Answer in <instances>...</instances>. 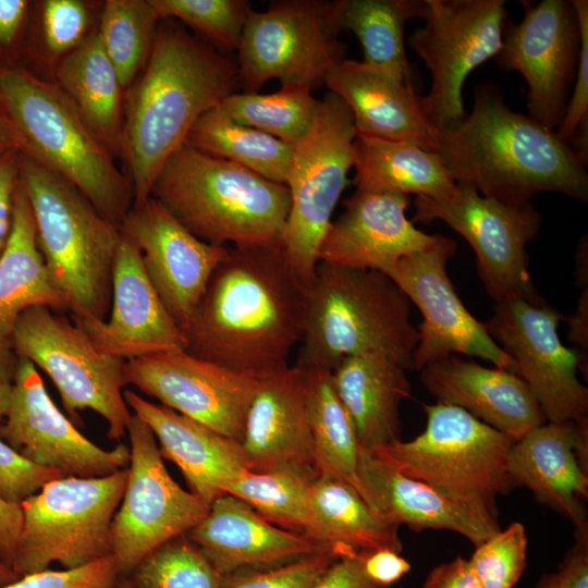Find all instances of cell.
<instances>
[{
  "label": "cell",
  "mask_w": 588,
  "mask_h": 588,
  "mask_svg": "<svg viewBox=\"0 0 588 588\" xmlns=\"http://www.w3.org/2000/svg\"><path fill=\"white\" fill-rule=\"evenodd\" d=\"M307 286L283 246L229 247L184 332L188 353L256 378L301 343Z\"/></svg>",
  "instance_id": "obj_1"
},
{
  "label": "cell",
  "mask_w": 588,
  "mask_h": 588,
  "mask_svg": "<svg viewBox=\"0 0 588 588\" xmlns=\"http://www.w3.org/2000/svg\"><path fill=\"white\" fill-rule=\"evenodd\" d=\"M161 21L148 61L125 95L121 158L133 205L150 197L161 168L197 120L238 87L236 62L181 24Z\"/></svg>",
  "instance_id": "obj_2"
},
{
  "label": "cell",
  "mask_w": 588,
  "mask_h": 588,
  "mask_svg": "<svg viewBox=\"0 0 588 588\" xmlns=\"http://www.w3.org/2000/svg\"><path fill=\"white\" fill-rule=\"evenodd\" d=\"M437 154L456 184L507 205L540 193L588 200V173L554 130L513 111L492 84L475 87L469 114L437 131Z\"/></svg>",
  "instance_id": "obj_3"
},
{
  "label": "cell",
  "mask_w": 588,
  "mask_h": 588,
  "mask_svg": "<svg viewBox=\"0 0 588 588\" xmlns=\"http://www.w3.org/2000/svg\"><path fill=\"white\" fill-rule=\"evenodd\" d=\"M150 196L208 244L283 246L289 188L186 144L166 161Z\"/></svg>",
  "instance_id": "obj_4"
},
{
  "label": "cell",
  "mask_w": 588,
  "mask_h": 588,
  "mask_svg": "<svg viewBox=\"0 0 588 588\" xmlns=\"http://www.w3.org/2000/svg\"><path fill=\"white\" fill-rule=\"evenodd\" d=\"M417 343L411 302L389 275L318 262L295 366L331 371L348 356L382 355L412 369Z\"/></svg>",
  "instance_id": "obj_5"
},
{
  "label": "cell",
  "mask_w": 588,
  "mask_h": 588,
  "mask_svg": "<svg viewBox=\"0 0 588 588\" xmlns=\"http://www.w3.org/2000/svg\"><path fill=\"white\" fill-rule=\"evenodd\" d=\"M0 110L21 154L70 182L105 218L121 225L134 201L132 182L56 84L23 69L0 66Z\"/></svg>",
  "instance_id": "obj_6"
},
{
  "label": "cell",
  "mask_w": 588,
  "mask_h": 588,
  "mask_svg": "<svg viewBox=\"0 0 588 588\" xmlns=\"http://www.w3.org/2000/svg\"><path fill=\"white\" fill-rule=\"evenodd\" d=\"M20 181L33 210L38 248L66 311L73 319L106 320L120 225L70 182L23 154Z\"/></svg>",
  "instance_id": "obj_7"
},
{
  "label": "cell",
  "mask_w": 588,
  "mask_h": 588,
  "mask_svg": "<svg viewBox=\"0 0 588 588\" xmlns=\"http://www.w3.org/2000/svg\"><path fill=\"white\" fill-rule=\"evenodd\" d=\"M424 409L420 434L372 453L451 498L497 512L495 497L513 486L506 463L515 441L458 406L437 402Z\"/></svg>",
  "instance_id": "obj_8"
},
{
  "label": "cell",
  "mask_w": 588,
  "mask_h": 588,
  "mask_svg": "<svg viewBox=\"0 0 588 588\" xmlns=\"http://www.w3.org/2000/svg\"><path fill=\"white\" fill-rule=\"evenodd\" d=\"M127 467L94 478L62 477L20 504L22 528L12 567L21 576L87 565L110 554V528Z\"/></svg>",
  "instance_id": "obj_9"
},
{
  "label": "cell",
  "mask_w": 588,
  "mask_h": 588,
  "mask_svg": "<svg viewBox=\"0 0 588 588\" xmlns=\"http://www.w3.org/2000/svg\"><path fill=\"white\" fill-rule=\"evenodd\" d=\"M357 132L351 110L334 93L321 99L307 135L293 148L285 182L291 195L283 249L306 286L318 250L355 164Z\"/></svg>",
  "instance_id": "obj_10"
},
{
  "label": "cell",
  "mask_w": 588,
  "mask_h": 588,
  "mask_svg": "<svg viewBox=\"0 0 588 588\" xmlns=\"http://www.w3.org/2000/svg\"><path fill=\"white\" fill-rule=\"evenodd\" d=\"M12 343L20 357L50 377L70 420L91 409L106 420L111 440L126 434L133 415L123 395L124 359L100 353L82 327L45 306L21 314Z\"/></svg>",
  "instance_id": "obj_11"
},
{
  "label": "cell",
  "mask_w": 588,
  "mask_h": 588,
  "mask_svg": "<svg viewBox=\"0 0 588 588\" xmlns=\"http://www.w3.org/2000/svg\"><path fill=\"white\" fill-rule=\"evenodd\" d=\"M335 1L277 0L253 11L238 48V86L257 93L269 79L313 90L345 59Z\"/></svg>",
  "instance_id": "obj_12"
},
{
  "label": "cell",
  "mask_w": 588,
  "mask_h": 588,
  "mask_svg": "<svg viewBox=\"0 0 588 588\" xmlns=\"http://www.w3.org/2000/svg\"><path fill=\"white\" fill-rule=\"evenodd\" d=\"M412 222L442 221L462 235L476 254L478 275L495 302L543 299L528 271L527 245L541 228V215L532 204L515 206L456 184L441 198L415 197Z\"/></svg>",
  "instance_id": "obj_13"
},
{
  "label": "cell",
  "mask_w": 588,
  "mask_h": 588,
  "mask_svg": "<svg viewBox=\"0 0 588 588\" xmlns=\"http://www.w3.org/2000/svg\"><path fill=\"white\" fill-rule=\"evenodd\" d=\"M426 3V23L407 42L430 72L431 87L426 96H419V105L429 124L439 131L467 114L463 103L465 79L497 56L509 14L504 0Z\"/></svg>",
  "instance_id": "obj_14"
},
{
  "label": "cell",
  "mask_w": 588,
  "mask_h": 588,
  "mask_svg": "<svg viewBox=\"0 0 588 588\" xmlns=\"http://www.w3.org/2000/svg\"><path fill=\"white\" fill-rule=\"evenodd\" d=\"M126 433L127 479L110 528V554L119 577H128L148 553L185 534L209 509L170 476L157 440L142 419L133 415Z\"/></svg>",
  "instance_id": "obj_15"
},
{
  "label": "cell",
  "mask_w": 588,
  "mask_h": 588,
  "mask_svg": "<svg viewBox=\"0 0 588 588\" xmlns=\"http://www.w3.org/2000/svg\"><path fill=\"white\" fill-rule=\"evenodd\" d=\"M562 320L560 311L544 301L515 298L495 303L492 316L483 322L552 422L578 421L588 411V390L578 378L583 354L562 343Z\"/></svg>",
  "instance_id": "obj_16"
},
{
  "label": "cell",
  "mask_w": 588,
  "mask_h": 588,
  "mask_svg": "<svg viewBox=\"0 0 588 588\" xmlns=\"http://www.w3.org/2000/svg\"><path fill=\"white\" fill-rule=\"evenodd\" d=\"M455 249L454 240L438 234L431 246L400 259L387 273L422 315L412 369L419 371L449 355L463 354L516 373L514 360L455 291L446 268Z\"/></svg>",
  "instance_id": "obj_17"
},
{
  "label": "cell",
  "mask_w": 588,
  "mask_h": 588,
  "mask_svg": "<svg viewBox=\"0 0 588 588\" xmlns=\"http://www.w3.org/2000/svg\"><path fill=\"white\" fill-rule=\"evenodd\" d=\"M519 23L506 20L494 60L527 83L529 117L550 130L560 125L576 78L580 27L572 0L522 1Z\"/></svg>",
  "instance_id": "obj_18"
},
{
  "label": "cell",
  "mask_w": 588,
  "mask_h": 588,
  "mask_svg": "<svg viewBox=\"0 0 588 588\" xmlns=\"http://www.w3.org/2000/svg\"><path fill=\"white\" fill-rule=\"evenodd\" d=\"M124 375L126 384L159 400L161 405L242 442L259 378L185 350L125 360Z\"/></svg>",
  "instance_id": "obj_19"
},
{
  "label": "cell",
  "mask_w": 588,
  "mask_h": 588,
  "mask_svg": "<svg viewBox=\"0 0 588 588\" xmlns=\"http://www.w3.org/2000/svg\"><path fill=\"white\" fill-rule=\"evenodd\" d=\"M0 438L24 460L63 477H103L130 463L125 444L103 450L82 434L52 402L37 367L23 357Z\"/></svg>",
  "instance_id": "obj_20"
},
{
  "label": "cell",
  "mask_w": 588,
  "mask_h": 588,
  "mask_svg": "<svg viewBox=\"0 0 588 588\" xmlns=\"http://www.w3.org/2000/svg\"><path fill=\"white\" fill-rule=\"evenodd\" d=\"M120 228L138 247L150 283L184 333L230 246L197 238L151 196L133 205Z\"/></svg>",
  "instance_id": "obj_21"
},
{
  "label": "cell",
  "mask_w": 588,
  "mask_h": 588,
  "mask_svg": "<svg viewBox=\"0 0 588 588\" xmlns=\"http://www.w3.org/2000/svg\"><path fill=\"white\" fill-rule=\"evenodd\" d=\"M110 309L109 320L73 319L100 353L128 360L186 348L184 333L147 277L138 247L123 232L113 265Z\"/></svg>",
  "instance_id": "obj_22"
},
{
  "label": "cell",
  "mask_w": 588,
  "mask_h": 588,
  "mask_svg": "<svg viewBox=\"0 0 588 588\" xmlns=\"http://www.w3.org/2000/svg\"><path fill=\"white\" fill-rule=\"evenodd\" d=\"M411 198L397 193L355 191L331 221L318 262L388 273L400 259L431 246L427 234L407 219Z\"/></svg>",
  "instance_id": "obj_23"
},
{
  "label": "cell",
  "mask_w": 588,
  "mask_h": 588,
  "mask_svg": "<svg viewBox=\"0 0 588 588\" xmlns=\"http://www.w3.org/2000/svg\"><path fill=\"white\" fill-rule=\"evenodd\" d=\"M358 492L384 520L420 531L446 529L478 546L501 530L497 512L458 501L407 477L372 452L359 450Z\"/></svg>",
  "instance_id": "obj_24"
},
{
  "label": "cell",
  "mask_w": 588,
  "mask_h": 588,
  "mask_svg": "<svg viewBox=\"0 0 588 588\" xmlns=\"http://www.w3.org/2000/svg\"><path fill=\"white\" fill-rule=\"evenodd\" d=\"M584 448H587L586 418L547 421L513 443L506 463L513 485L527 487L539 502L566 516L578 535L587 534L583 505L588 497Z\"/></svg>",
  "instance_id": "obj_25"
},
{
  "label": "cell",
  "mask_w": 588,
  "mask_h": 588,
  "mask_svg": "<svg viewBox=\"0 0 588 588\" xmlns=\"http://www.w3.org/2000/svg\"><path fill=\"white\" fill-rule=\"evenodd\" d=\"M420 381L438 402L458 406L514 441L547 422L527 383L516 373L449 355L425 366Z\"/></svg>",
  "instance_id": "obj_26"
},
{
  "label": "cell",
  "mask_w": 588,
  "mask_h": 588,
  "mask_svg": "<svg viewBox=\"0 0 588 588\" xmlns=\"http://www.w3.org/2000/svg\"><path fill=\"white\" fill-rule=\"evenodd\" d=\"M185 535L221 575L331 552L303 534L274 526L230 493L218 497Z\"/></svg>",
  "instance_id": "obj_27"
},
{
  "label": "cell",
  "mask_w": 588,
  "mask_h": 588,
  "mask_svg": "<svg viewBox=\"0 0 588 588\" xmlns=\"http://www.w3.org/2000/svg\"><path fill=\"white\" fill-rule=\"evenodd\" d=\"M241 445L249 471L287 465L316 467L301 368L287 365L259 378Z\"/></svg>",
  "instance_id": "obj_28"
},
{
  "label": "cell",
  "mask_w": 588,
  "mask_h": 588,
  "mask_svg": "<svg viewBox=\"0 0 588 588\" xmlns=\"http://www.w3.org/2000/svg\"><path fill=\"white\" fill-rule=\"evenodd\" d=\"M123 395L134 415L152 431L161 456L180 468L189 492L208 506L248 470L240 442L132 390Z\"/></svg>",
  "instance_id": "obj_29"
},
{
  "label": "cell",
  "mask_w": 588,
  "mask_h": 588,
  "mask_svg": "<svg viewBox=\"0 0 588 588\" xmlns=\"http://www.w3.org/2000/svg\"><path fill=\"white\" fill-rule=\"evenodd\" d=\"M326 86L351 110L357 134L437 151V131L427 121L413 87L348 59L330 71Z\"/></svg>",
  "instance_id": "obj_30"
},
{
  "label": "cell",
  "mask_w": 588,
  "mask_h": 588,
  "mask_svg": "<svg viewBox=\"0 0 588 588\" xmlns=\"http://www.w3.org/2000/svg\"><path fill=\"white\" fill-rule=\"evenodd\" d=\"M405 371L400 363L382 355L348 356L331 370L362 451L400 441V408L412 390Z\"/></svg>",
  "instance_id": "obj_31"
},
{
  "label": "cell",
  "mask_w": 588,
  "mask_h": 588,
  "mask_svg": "<svg viewBox=\"0 0 588 588\" xmlns=\"http://www.w3.org/2000/svg\"><path fill=\"white\" fill-rule=\"evenodd\" d=\"M308 509L306 536L341 559L379 549L403 550L400 526L378 516L341 478L318 473L310 487Z\"/></svg>",
  "instance_id": "obj_32"
},
{
  "label": "cell",
  "mask_w": 588,
  "mask_h": 588,
  "mask_svg": "<svg viewBox=\"0 0 588 588\" xmlns=\"http://www.w3.org/2000/svg\"><path fill=\"white\" fill-rule=\"evenodd\" d=\"M54 77L99 139L121 157L125 90L97 32L57 61Z\"/></svg>",
  "instance_id": "obj_33"
},
{
  "label": "cell",
  "mask_w": 588,
  "mask_h": 588,
  "mask_svg": "<svg viewBox=\"0 0 588 588\" xmlns=\"http://www.w3.org/2000/svg\"><path fill=\"white\" fill-rule=\"evenodd\" d=\"M37 306L66 311L38 248L30 203L19 181L12 228L0 256V338L12 340L21 314Z\"/></svg>",
  "instance_id": "obj_34"
},
{
  "label": "cell",
  "mask_w": 588,
  "mask_h": 588,
  "mask_svg": "<svg viewBox=\"0 0 588 588\" xmlns=\"http://www.w3.org/2000/svg\"><path fill=\"white\" fill-rule=\"evenodd\" d=\"M356 191L441 198L456 186L439 155L414 144L357 134Z\"/></svg>",
  "instance_id": "obj_35"
},
{
  "label": "cell",
  "mask_w": 588,
  "mask_h": 588,
  "mask_svg": "<svg viewBox=\"0 0 588 588\" xmlns=\"http://www.w3.org/2000/svg\"><path fill=\"white\" fill-rule=\"evenodd\" d=\"M342 30L359 40L365 65L413 87L404 46V27L412 19H425L426 0H336Z\"/></svg>",
  "instance_id": "obj_36"
},
{
  "label": "cell",
  "mask_w": 588,
  "mask_h": 588,
  "mask_svg": "<svg viewBox=\"0 0 588 588\" xmlns=\"http://www.w3.org/2000/svg\"><path fill=\"white\" fill-rule=\"evenodd\" d=\"M301 369L316 467L319 473L341 478L358 491L356 470L360 449L351 417L335 392L331 371Z\"/></svg>",
  "instance_id": "obj_37"
},
{
  "label": "cell",
  "mask_w": 588,
  "mask_h": 588,
  "mask_svg": "<svg viewBox=\"0 0 588 588\" xmlns=\"http://www.w3.org/2000/svg\"><path fill=\"white\" fill-rule=\"evenodd\" d=\"M185 144L285 185L293 148L268 134L234 122L218 106L197 120Z\"/></svg>",
  "instance_id": "obj_38"
},
{
  "label": "cell",
  "mask_w": 588,
  "mask_h": 588,
  "mask_svg": "<svg viewBox=\"0 0 588 588\" xmlns=\"http://www.w3.org/2000/svg\"><path fill=\"white\" fill-rule=\"evenodd\" d=\"M313 465H287L266 473L245 471L229 483L230 493L271 524L303 534L309 527V491L318 475Z\"/></svg>",
  "instance_id": "obj_39"
},
{
  "label": "cell",
  "mask_w": 588,
  "mask_h": 588,
  "mask_svg": "<svg viewBox=\"0 0 588 588\" xmlns=\"http://www.w3.org/2000/svg\"><path fill=\"white\" fill-rule=\"evenodd\" d=\"M320 102L306 87L283 85L271 94L233 93L218 108L234 122L294 148L309 132Z\"/></svg>",
  "instance_id": "obj_40"
},
{
  "label": "cell",
  "mask_w": 588,
  "mask_h": 588,
  "mask_svg": "<svg viewBox=\"0 0 588 588\" xmlns=\"http://www.w3.org/2000/svg\"><path fill=\"white\" fill-rule=\"evenodd\" d=\"M159 21L150 0L105 2L97 33L124 90L147 63Z\"/></svg>",
  "instance_id": "obj_41"
},
{
  "label": "cell",
  "mask_w": 588,
  "mask_h": 588,
  "mask_svg": "<svg viewBox=\"0 0 588 588\" xmlns=\"http://www.w3.org/2000/svg\"><path fill=\"white\" fill-rule=\"evenodd\" d=\"M125 578L135 588H221L222 575L183 534L148 553Z\"/></svg>",
  "instance_id": "obj_42"
},
{
  "label": "cell",
  "mask_w": 588,
  "mask_h": 588,
  "mask_svg": "<svg viewBox=\"0 0 588 588\" xmlns=\"http://www.w3.org/2000/svg\"><path fill=\"white\" fill-rule=\"evenodd\" d=\"M160 20L189 26L216 50L236 51L254 11L247 0H150Z\"/></svg>",
  "instance_id": "obj_43"
},
{
  "label": "cell",
  "mask_w": 588,
  "mask_h": 588,
  "mask_svg": "<svg viewBox=\"0 0 588 588\" xmlns=\"http://www.w3.org/2000/svg\"><path fill=\"white\" fill-rule=\"evenodd\" d=\"M526 553L525 527L515 522L476 546L468 562L485 588H513L524 573Z\"/></svg>",
  "instance_id": "obj_44"
},
{
  "label": "cell",
  "mask_w": 588,
  "mask_h": 588,
  "mask_svg": "<svg viewBox=\"0 0 588 588\" xmlns=\"http://www.w3.org/2000/svg\"><path fill=\"white\" fill-rule=\"evenodd\" d=\"M341 558L318 552L264 571H236L222 575L221 588H316Z\"/></svg>",
  "instance_id": "obj_45"
},
{
  "label": "cell",
  "mask_w": 588,
  "mask_h": 588,
  "mask_svg": "<svg viewBox=\"0 0 588 588\" xmlns=\"http://www.w3.org/2000/svg\"><path fill=\"white\" fill-rule=\"evenodd\" d=\"M40 28L48 57L58 61L78 47L88 33L90 12L81 0L41 2Z\"/></svg>",
  "instance_id": "obj_46"
},
{
  "label": "cell",
  "mask_w": 588,
  "mask_h": 588,
  "mask_svg": "<svg viewBox=\"0 0 588 588\" xmlns=\"http://www.w3.org/2000/svg\"><path fill=\"white\" fill-rule=\"evenodd\" d=\"M118 578L114 560L109 555L73 569L25 575L0 588H113Z\"/></svg>",
  "instance_id": "obj_47"
},
{
  "label": "cell",
  "mask_w": 588,
  "mask_h": 588,
  "mask_svg": "<svg viewBox=\"0 0 588 588\" xmlns=\"http://www.w3.org/2000/svg\"><path fill=\"white\" fill-rule=\"evenodd\" d=\"M62 477L24 460L0 438V498L4 501L20 505L45 483Z\"/></svg>",
  "instance_id": "obj_48"
},
{
  "label": "cell",
  "mask_w": 588,
  "mask_h": 588,
  "mask_svg": "<svg viewBox=\"0 0 588 588\" xmlns=\"http://www.w3.org/2000/svg\"><path fill=\"white\" fill-rule=\"evenodd\" d=\"M580 27V51L574 90L564 117L555 130L559 137L569 142L577 126L588 121V1L572 0Z\"/></svg>",
  "instance_id": "obj_49"
},
{
  "label": "cell",
  "mask_w": 588,
  "mask_h": 588,
  "mask_svg": "<svg viewBox=\"0 0 588 588\" xmlns=\"http://www.w3.org/2000/svg\"><path fill=\"white\" fill-rule=\"evenodd\" d=\"M20 160L19 150H11L0 157V256L12 228L14 197L20 181Z\"/></svg>",
  "instance_id": "obj_50"
},
{
  "label": "cell",
  "mask_w": 588,
  "mask_h": 588,
  "mask_svg": "<svg viewBox=\"0 0 588 588\" xmlns=\"http://www.w3.org/2000/svg\"><path fill=\"white\" fill-rule=\"evenodd\" d=\"M539 588H588L587 536H580L559 571L544 576Z\"/></svg>",
  "instance_id": "obj_51"
},
{
  "label": "cell",
  "mask_w": 588,
  "mask_h": 588,
  "mask_svg": "<svg viewBox=\"0 0 588 588\" xmlns=\"http://www.w3.org/2000/svg\"><path fill=\"white\" fill-rule=\"evenodd\" d=\"M366 575L376 584L391 587L411 571V564L390 549H379L363 556Z\"/></svg>",
  "instance_id": "obj_52"
},
{
  "label": "cell",
  "mask_w": 588,
  "mask_h": 588,
  "mask_svg": "<svg viewBox=\"0 0 588 588\" xmlns=\"http://www.w3.org/2000/svg\"><path fill=\"white\" fill-rule=\"evenodd\" d=\"M364 554L338 560L316 588H392L372 581L365 573Z\"/></svg>",
  "instance_id": "obj_53"
},
{
  "label": "cell",
  "mask_w": 588,
  "mask_h": 588,
  "mask_svg": "<svg viewBox=\"0 0 588 588\" xmlns=\"http://www.w3.org/2000/svg\"><path fill=\"white\" fill-rule=\"evenodd\" d=\"M424 588H485L470 567L468 560L457 556L454 561L434 567Z\"/></svg>",
  "instance_id": "obj_54"
},
{
  "label": "cell",
  "mask_w": 588,
  "mask_h": 588,
  "mask_svg": "<svg viewBox=\"0 0 588 588\" xmlns=\"http://www.w3.org/2000/svg\"><path fill=\"white\" fill-rule=\"evenodd\" d=\"M21 528L22 511L20 505L9 503L0 498V560L11 567Z\"/></svg>",
  "instance_id": "obj_55"
},
{
  "label": "cell",
  "mask_w": 588,
  "mask_h": 588,
  "mask_svg": "<svg viewBox=\"0 0 588 588\" xmlns=\"http://www.w3.org/2000/svg\"><path fill=\"white\" fill-rule=\"evenodd\" d=\"M19 362L20 356L13 347L12 340L0 338V426L7 414Z\"/></svg>",
  "instance_id": "obj_56"
},
{
  "label": "cell",
  "mask_w": 588,
  "mask_h": 588,
  "mask_svg": "<svg viewBox=\"0 0 588 588\" xmlns=\"http://www.w3.org/2000/svg\"><path fill=\"white\" fill-rule=\"evenodd\" d=\"M28 9L26 0H0V46L9 47L16 40Z\"/></svg>",
  "instance_id": "obj_57"
},
{
  "label": "cell",
  "mask_w": 588,
  "mask_h": 588,
  "mask_svg": "<svg viewBox=\"0 0 588 588\" xmlns=\"http://www.w3.org/2000/svg\"><path fill=\"white\" fill-rule=\"evenodd\" d=\"M569 340L584 352L588 347V286L583 289L576 309L567 317Z\"/></svg>",
  "instance_id": "obj_58"
},
{
  "label": "cell",
  "mask_w": 588,
  "mask_h": 588,
  "mask_svg": "<svg viewBox=\"0 0 588 588\" xmlns=\"http://www.w3.org/2000/svg\"><path fill=\"white\" fill-rule=\"evenodd\" d=\"M11 150L20 151L19 139L11 123L0 110V157Z\"/></svg>",
  "instance_id": "obj_59"
},
{
  "label": "cell",
  "mask_w": 588,
  "mask_h": 588,
  "mask_svg": "<svg viewBox=\"0 0 588 588\" xmlns=\"http://www.w3.org/2000/svg\"><path fill=\"white\" fill-rule=\"evenodd\" d=\"M21 577L11 566L0 560V587L14 583Z\"/></svg>",
  "instance_id": "obj_60"
},
{
  "label": "cell",
  "mask_w": 588,
  "mask_h": 588,
  "mask_svg": "<svg viewBox=\"0 0 588 588\" xmlns=\"http://www.w3.org/2000/svg\"><path fill=\"white\" fill-rule=\"evenodd\" d=\"M113 588H135L125 577H119Z\"/></svg>",
  "instance_id": "obj_61"
}]
</instances>
